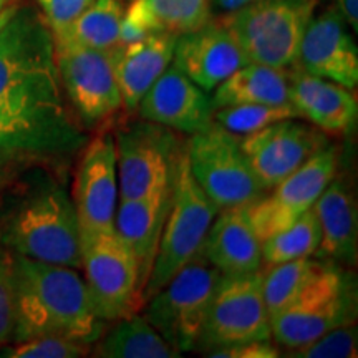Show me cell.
Masks as SVG:
<instances>
[{
	"instance_id": "1",
	"label": "cell",
	"mask_w": 358,
	"mask_h": 358,
	"mask_svg": "<svg viewBox=\"0 0 358 358\" xmlns=\"http://www.w3.org/2000/svg\"><path fill=\"white\" fill-rule=\"evenodd\" d=\"M15 285L13 342L58 335L95 343L105 332L87 284L77 268L34 261L12 252Z\"/></svg>"
},
{
	"instance_id": "2",
	"label": "cell",
	"mask_w": 358,
	"mask_h": 358,
	"mask_svg": "<svg viewBox=\"0 0 358 358\" xmlns=\"http://www.w3.org/2000/svg\"><path fill=\"white\" fill-rule=\"evenodd\" d=\"M0 106L66 110L52 29L32 7H17L0 30Z\"/></svg>"
},
{
	"instance_id": "3",
	"label": "cell",
	"mask_w": 358,
	"mask_h": 358,
	"mask_svg": "<svg viewBox=\"0 0 358 358\" xmlns=\"http://www.w3.org/2000/svg\"><path fill=\"white\" fill-rule=\"evenodd\" d=\"M0 237L17 256L82 268L77 209L62 186H47L27 198L8 217Z\"/></svg>"
},
{
	"instance_id": "4",
	"label": "cell",
	"mask_w": 358,
	"mask_h": 358,
	"mask_svg": "<svg viewBox=\"0 0 358 358\" xmlns=\"http://www.w3.org/2000/svg\"><path fill=\"white\" fill-rule=\"evenodd\" d=\"M217 213L219 209L192 176L186 148L179 150L168 216L161 232L153 271L143 289V303L163 289L192 259L203 254L206 236Z\"/></svg>"
},
{
	"instance_id": "5",
	"label": "cell",
	"mask_w": 358,
	"mask_h": 358,
	"mask_svg": "<svg viewBox=\"0 0 358 358\" xmlns=\"http://www.w3.org/2000/svg\"><path fill=\"white\" fill-rule=\"evenodd\" d=\"M355 319L353 275L335 262H320L301 295L271 319V337L292 352L337 327L355 324Z\"/></svg>"
},
{
	"instance_id": "6",
	"label": "cell",
	"mask_w": 358,
	"mask_h": 358,
	"mask_svg": "<svg viewBox=\"0 0 358 358\" xmlns=\"http://www.w3.org/2000/svg\"><path fill=\"white\" fill-rule=\"evenodd\" d=\"M317 0H256L226 13L221 22L250 62L289 69L297 60Z\"/></svg>"
},
{
	"instance_id": "7",
	"label": "cell",
	"mask_w": 358,
	"mask_h": 358,
	"mask_svg": "<svg viewBox=\"0 0 358 358\" xmlns=\"http://www.w3.org/2000/svg\"><path fill=\"white\" fill-rule=\"evenodd\" d=\"M221 277L201 254L146 302L145 319L176 352H198Z\"/></svg>"
},
{
	"instance_id": "8",
	"label": "cell",
	"mask_w": 358,
	"mask_h": 358,
	"mask_svg": "<svg viewBox=\"0 0 358 358\" xmlns=\"http://www.w3.org/2000/svg\"><path fill=\"white\" fill-rule=\"evenodd\" d=\"M186 153L196 182L217 209L249 206L266 194L237 134L217 123L191 134Z\"/></svg>"
},
{
	"instance_id": "9",
	"label": "cell",
	"mask_w": 358,
	"mask_h": 358,
	"mask_svg": "<svg viewBox=\"0 0 358 358\" xmlns=\"http://www.w3.org/2000/svg\"><path fill=\"white\" fill-rule=\"evenodd\" d=\"M113 136L120 199L143 198L171 187L179 155L171 129L145 120L120 128Z\"/></svg>"
},
{
	"instance_id": "10",
	"label": "cell",
	"mask_w": 358,
	"mask_h": 358,
	"mask_svg": "<svg viewBox=\"0 0 358 358\" xmlns=\"http://www.w3.org/2000/svg\"><path fill=\"white\" fill-rule=\"evenodd\" d=\"M87 140L66 110L0 106V158L15 166L69 158L82 151Z\"/></svg>"
},
{
	"instance_id": "11",
	"label": "cell",
	"mask_w": 358,
	"mask_h": 358,
	"mask_svg": "<svg viewBox=\"0 0 358 358\" xmlns=\"http://www.w3.org/2000/svg\"><path fill=\"white\" fill-rule=\"evenodd\" d=\"M82 268L101 320H118L143 306L136 261L116 231L82 239Z\"/></svg>"
},
{
	"instance_id": "12",
	"label": "cell",
	"mask_w": 358,
	"mask_h": 358,
	"mask_svg": "<svg viewBox=\"0 0 358 358\" xmlns=\"http://www.w3.org/2000/svg\"><path fill=\"white\" fill-rule=\"evenodd\" d=\"M254 340H271L262 274L222 275L209 307L198 352Z\"/></svg>"
},
{
	"instance_id": "13",
	"label": "cell",
	"mask_w": 358,
	"mask_h": 358,
	"mask_svg": "<svg viewBox=\"0 0 358 358\" xmlns=\"http://www.w3.org/2000/svg\"><path fill=\"white\" fill-rule=\"evenodd\" d=\"M55 53L62 87L85 123H101L123 108L113 50L55 40Z\"/></svg>"
},
{
	"instance_id": "14",
	"label": "cell",
	"mask_w": 358,
	"mask_h": 358,
	"mask_svg": "<svg viewBox=\"0 0 358 358\" xmlns=\"http://www.w3.org/2000/svg\"><path fill=\"white\" fill-rule=\"evenodd\" d=\"M337 148L325 146L290 176L272 187L274 191L271 196H261L245 206L259 239L264 241L310 211L329 182L337 176Z\"/></svg>"
},
{
	"instance_id": "15",
	"label": "cell",
	"mask_w": 358,
	"mask_h": 358,
	"mask_svg": "<svg viewBox=\"0 0 358 358\" xmlns=\"http://www.w3.org/2000/svg\"><path fill=\"white\" fill-rule=\"evenodd\" d=\"M73 187L82 239L115 232L118 208V173L113 134H100L87 143Z\"/></svg>"
},
{
	"instance_id": "16",
	"label": "cell",
	"mask_w": 358,
	"mask_h": 358,
	"mask_svg": "<svg viewBox=\"0 0 358 358\" xmlns=\"http://www.w3.org/2000/svg\"><path fill=\"white\" fill-rule=\"evenodd\" d=\"M241 146L259 182L271 191L319 153L327 141L317 128L289 118L244 134Z\"/></svg>"
},
{
	"instance_id": "17",
	"label": "cell",
	"mask_w": 358,
	"mask_h": 358,
	"mask_svg": "<svg viewBox=\"0 0 358 358\" xmlns=\"http://www.w3.org/2000/svg\"><path fill=\"white\" fill-rule=\"evenodd\" d=\"M249 62L234 35L221 20H209L192 32L179 35L173 55V65L204 92L216 90Z\"/></svg>"
},
{
	"instance_id": "18",
	"label": "cell",
	"mask_w": 358,
	"mask_h": 358,
	"mask_svg": "<svg viewBox=\"0 0 358 358\" xmlns=\"http://www.w3.org/2000/svg\"><path fill=\"white\" fill-rule=\"evenodd\" d=\"M347 22L335 10L312 17L303 32L299 69L353 90L358 85V48L348 34Z\"/></svg>"
},
{
	"instance_id": "19",
	"label": "cell",
	"mask_w": 358,
	"mask_h": 358,
	"mask_svg": "<svg viewBox=\"0 0 358 358\" xmlns=\"http://www.w3.org/2000/svg\"><path fill=\"white\" fill-rule=\"evenodd\" d=\"M143 120L186 134L214 124V105L206 92L171 65L156 80L138 105Z\"/></svg>"
},
{
	"instance_id": "20",
	"label": "cell",
	"mask_w": 358,
	"mask_h": 358,
	"mask_svg": "<svg viewBox=\"0 0 358 358\" xmlns=\"http://www.w3.org/2000/svg\"><path fill=\"white\" fill-rule=\"evenodd\" d=\"M219 211L206 236L203 256L222 275L261 272L262 241L250 224L245 206Z\"/></svg>"
},
{
	"instance_id": "21",
	"label": "cell",
	"mask_w": 358,
	"mask_h": 358,
	"mask_svg": "<svg viewBox=\"0 0 358 358\" xmlns=\"http://www.w3.org/2000/svg\"><path fill=\"white\" fill-rule=\"evenodd\" d=\"M169 201H171V187L143 198L120 199L116 208L115 231L128 245L136 261L141 294L153 271L161 232L168 216Z\"/></svg>"
},
{
	"instance_id": "22",
	"label": "cell",
	"mask_w": 358,
	"mask_h": 358,
	"mask_svg": "<svg viewBox=\"0 0 358 358\" xmlns=\"http://www.w3.org/2000/svg\"><path fill=\"white\" fill-rule=\"evenodd\" d=\"M289 98L303 118L329 134L350 131L358 116V101L350 88L294 70L289 75Z\"/></svg>"
},
{
	"instance_id": "23",
	"label": "cell",
	"mask_w": 358,
	"mask_h": 358,
	"mask_svg": "<svg viewBox=\"0 0 358 358\" xmlns=\"http://www.w3.org/2000/svg\"><path fill=\"white\" fill-rule=\"evenodd\" d=\"M312 209L320 224V245L315 256L353 266L358 249V214L350 185L335 176Z\"/></svg>"
},
{
	"instance_id": "24",
	"label": "cell",
	"mask_w": 358,
	"mask_h": 358,
	"mask_svg": "<svg viewBox=\"0 0 358 358\" xmlns=\"http://www.w3.org/2000/svg\"><path fill=\"white\" fill-rule=\"evenodd\" d=\"M178 35L158 32L113 50L123 108L136 110L141 98L171 65Z\"/></svg>"
},
{
	"instance_id": "25",
	"label": "cell",
	"mask_w": 358,
	"mask_h": 358,
	"mask_svg": "<svg viewBox=\"0 0 358 358\" xmlns=\"http://www.w3.org/2000/svg\"><path fill=\"white\" fill-rule=\"evenodd\" d=\"M214 110L231 105H285L289 98V75L275 69L249 62L216 87L211 98Z\"/></svg>"
},
{
	"instance_id": "26",
	"label": "cell",
	"mask_w": 358,
	"mask_h": 358,
	"mask_svg": "<svg viewBox=\"0 0 358 358\" xmlns=\"http://www.w3.org/2000/svg\"><path fill=\"white\" fill-rule=\"evenodd\" d=\"M95 357L101 358H178L161 334L136 312L116 320V325L106 335H101Z\"/></svg>"
},
{
	"instance_id": "27",
	"label": "cell",
	"mask_w": 358,
	"mask_h": 358,
	"mask_svg": "<svg viewBox=\"0 0 358 358\" xmlns=\"http://www.w3.org/2000/svg\"><path fill=\"white\" fill-rule=\"evenodd\" d=\"M123 13L122 0H95L70 25L52 32L53 38L95 50H115L118 48Z\"/></svg>"
},
{
	"instance_id": "28",
	"label": "cell",
	"mask_w": 358,
	"mask_h": 358,
	"mask_svg": "<svg viewBox=\"0 0 358 358\" xmlns=\"http://www.w3.org/2000/svg\"><path fill=\"white\" fill-rule=\"evenodd\" d=\"M128 10L153 34L179 37L211 20V0H131Z\"/></svg>"
},
{
	"instance_id": "29",
	"label": "cell",
	"mask_w": 358,
	"mask_h": 358,
	"mask_svg": "<svg viewBox=\"0 0 358 358\" xmlns=\"http://www.w3.org/2000/svg\"><path fill=\"white\" fill-rule=\"evenodd\" d=\"M320 245V224L313 209L284 229L262 241V262L267 267L315 256Z\"/></svg>"
},
{
	"instance_id": "30",
	"label": "cell",
	"mask_w": 358,
	"mask_h": 358,
	"mask_svg": "<svg viewBox=\"0 0 358 358\" xmlns=\"http://www.w3.org/2000/svg\"><path fill=\"white\" fill-rule=\"evenodd\" d=\"M319 264L320 261L310 257L295 259L268 267L267 274H262V297L268 320L285 310L301 295Z\"/></svg>"
},
{
	"instance_id": "31",
	"label": "cell",
	"mask_w": 358,
	"mask_h": 358,
	"mask_svg": "<svg viewBox=\"0 0 358 358\" xmlns=\"http://www.w3.org/2000/svg\"><path fill=\"white\" fill-rule=\"evenodd\" d=\"M301 118L292 103L285 105H231L214 110V123L234 134H249L268 124Z\"/></svg>"
},
{
	"instance_id": "32",
	"label": "cell",
	"mask_w": 358,
	"mask_h": 358,
	"mask_svg": "<svg viewBox=\"0 0 358 358\" xmlns=\"http://www.w3.org/2000/svg\"><path fill=\"white\" fill-rule=\"evenodd\" d=\"M85 355H88V343L58 335L19 340L15 345L0 348V357L7 358H82Z\"/></svg>"
},
{
	"instance_id": "33",
	"label": "cell",
	"mask_w": 358,
	"mask_h": 358,
	"mask_svg": "<svg viewBox=\"0 0 358 358\" xmlns=\"http://www.w3.org/2000/svg\"><path fill=\"white\" fill-rule=\"evenodd\" d=\"M289 353L292 358H355L358 355V332L357 327L343 325L330 330Z\"/></svg>"
},
{
	"instance_id": "34",
	"label": "cell",
	"mask_w": 358,
	"mask_h": 358,
	"mask_svg": "<svg viewBox=\"0 0 358 358\" xmlns=\"http://www.w3.org/2000/svg\"><path fill=\"white\" fill-rule=\"evenodd\" d=\"M15 329V285L12 252L0 249V348L7 345Z\"/></svg>"
},
{
	"instance_id": "35",
	"label": "cell",
	"mask_w": 358,
	"mask_h": 358,
	"mask_svg": "<svg viewBox=\"0 0 358 358\" xmlns=\"http://www.w3.org/2000/svg\"><path fill=\"white\" fill-rule=\"evenodd\" d=\"M95 0H37L52 32L65 29L80 13H83Z\"/></svg>"
},
{
	"instance_id": "36",
	"label": "cell",
	"mask_w": 358,
	"mask_h": 358,
	"mask_svg": "<svg viewBox=\"0 0 358 358\" xmlns=\"http://www.w3.org/2000/svg\"><path fill=\"white\" fill-rule=\"evenodd\" d=\"M204 355L211 358H277L280 357V353L272 345L271 340H254V342L213 348Z\"/></svg>"
},
{
	"instance_id": "37",
	"label": "cell",
	"mask_w": 358,
	"mask_h": 358,
	"mask_svg": "<svg viewBox=\"0 0 358 358\" xmlns=\"http://www.w3.org/2000/svg\"><path fill=\"white\" fill-rule=\"evenodd\" d=\"M334 8L343 20L347 22L348 27H352L353 32L358 30V0H332Z\"/></svg>"
},
{
	"instance_id": "38",
	"label": "cell",
	"mask_w": 358,
	"mask_h": 358,
	"mask_svg": "<svg viewBox=\"0 0 358 358\" xmlns=\"http://www.w3.org/2000/svg\"><path fill=\"white\" fill-rule=\"evenodd\" d=\"M252 2H256V0H211V8H217L226 15V13L239 10V8L249 6Z\"/></svg>"
},
{
	"instance_id": "39",
	"label": "cell",
	"mask_w": 358,
	"mask_h": 358,
	"mask_svg": "<svg viewBox=\"0 0 358 358\" xmlns=\"http://www.w3.org/2000/svg\"><path fill=\"white\" fill-rule=\"evenodd\" d=\"M13 166H15V164L8 163V161L0 158V191L3 189V186H6L8 178H10V171Z\"/></svg>"
},
{
	"instance_id": "40",
	"label": "cell",
	"mask_w": 358,
	"mask_h": 358,
	"mask_svg": "<svg viewBox=\"0 0 358 358\" xmlns=\"http://www.w3.org/2000/svg\"><path fill=\"white\" fill-rule=\"evenodd\" d=\"M17 7H19V3H12V6H8L3 8V10H0V30L3 29V25L7 24L8 20H10V17L13 15V12L17 10Z\"/></svg>"
},
{
	"instance_id": "41",
	"label": "cell",
	"mask_w": 358,
	"mask_h": 358,
	"mask_svg": "<svg viewBox=\"0 0 358 358\" xmlns=\"http://www.w3.org/2000/svg\"><path fill=\"white\" fill-rule=\"evenodd\" d=\"M17 0H0V10H3V8L12 6V3H15Z\"/></svg>"
}]
</instances>
